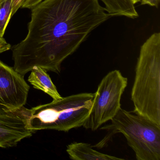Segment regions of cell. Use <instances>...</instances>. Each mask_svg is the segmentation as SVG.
Wrapping results in <instances>:
<instances>
[{"label":"cell","mask_w":160,"mask_h":160,"mask_svg":"<svg viewBox=\"0 0 160 160\" xmlns=\"http://www.w3.org/2000/svg\"><path fill=\"white\" fill-rule=\"evenodd\" d=\"M43 0H23L21 7L32 9Z\"/></svg>","instance_id":"8fae6325"},{"label":"cell","mask_w":160,"mask_h":160,"mask_svg":"<svg viewBox=\"0 0 160 160\" xmlns=\"http://www.w3.org/2000/svg\"><path fill=\"white\" fill-rule=\"evenodd\" d=\"M29 90L24 76L0 60V114L21 109L27 103Z\"/></svg>","instance_id":"8992f818"},{"label":"cell","mask_w":160,"mask_h":160,"mask_svg":"<svg viewBox=\"0 0 160 160\" xmlns=\"http://www.w3.org/2000/svg\"><path fill=\"white\" fill-rule=\"evenodd\" d=\"M31 10L27 36L12 48L14 69L23 76L36 66L59 73L62 62L111 17L99 0H43Z\"/></svg>","instance_id":"6da1fadb"},{"label":"cell","mask_w":160,"mask_h":160,"mask_svg":"<svg viewBox=\"0 0 160 160\" xmlns=\"http://www.w3.org/2000/svg\"><path fill=\"white\" fill-rule=\"evenodd\" d=\"M33 133L27 127L24 107L15 112L0 114V148L15 147Z\"/></svg>","instance_id":"52a82bcc"},{"label":"cell","mask_w":160,"mask_h":160,"mask_svg":"<svg viewBox=\"0 0 160 160\" xmlns=\"http://www.w3.org/2000/svg\"><path fill=\"white\" fill-rule=\"evenodd\" d=\"M28 81L36 89L40 90L49 95L53 100H58L62 98L52 82L47 72L40 67H33Z\"/></svg>","instance_id":"9c48e42d"},{"label":"cell","mask_w":160,"mask_h":160,"mask_svg":"<svg viewBox=\"0 0 160 160\" xmlns=\"http://www.w3.org/2000/svg\"><path fill=\"white\" fill-rule=\"evenodd\" d=\"M12 0H0V37L2 38L12 17Z\"/></svg>","instance_id":"30bf717a"},{"label":"cell","mask_w":160,"mask_h":160,"mask_svg":"<svg viewBox=\"0 0 160 160\" xmlns=\"http://www.w3.org/2000/svg\"><path fill=\"white\" fill-rule=\"evenodd\" d=\"M95 93H78L28 109L24 114L29 130L35 132L44 130L69 132L83 126L88 118Z\"/></svg>","instance_id":"3957f363"},{"label":"cell","mask_w":160,"mask_h":160,"mask_svg":"<svg viewBox=\"0 0 160 160\" xmlns=\"http://www.w3.org/2000/svg\"><path fill=\"white\" fill-rule=\"evenodd\" d=\"M0 38H1V37H0Z\"/></svg>","instance_id":"2e32d148"},{"label":"cell","mask_w":160,"mask_h":160,"mask_svg":"<svg viewBox=\"0 0 160 160\" xmlns=\"http://www.w3.org/2000/svg\"><path fill=\"white\" fill-rule=\"evenodd\" d=\"M111 121V124L102 129L122 133L137 160H160V126L121 108Z\"/></svg>","instance_id":"277c9868"},{"label":"cell","mask_w":160,"mask_h":160,"mask_svg":"<svg viewBox=\"0 0 160 160\" xmlns=\"http://www.w3.org/2000/svg\"><path fill=\"white\" fill-rule=\"evenodd\" d=\"M141 5H148L152 7L158 8L160 0H139Z\"/></svg>","instance_id":"4fadbf2b"},{"label":"cell","mask_w":160,"mask_h":160,"mask_svg":"<svg viewBox=\"0 0 160 160\" xmlns=\"http://www.w3.org/2000/svg\"><path fill=\"white\" fill-rule=\"evenodd\" d=\"M128 84V79L118 70L108 73L101 81L88 118L83 127L96 131L111 120L121 109V99Z\"/></svg>","instance_id":"5b68a950"},{"label":"cell","mask_w":160,"mask_h":160,"mask_svg":"<svg viewBox=\"0 0 160 160\" xmlns=\"http://www.w3.org/2000/svg\"><path fill=\"white\" fill-rule=\"evenodd\" d=\"M23 0H12V17L21 8Z\"/></svg>","instance_id":"5bb4252c"},{"label":"cell","mask_w":160,"mask_h":160,"mask_svg":"<svg viewBox=\"0 0 160 160\" xmlns=\"http://www.w3.org/2000/svg\"><path fill=\"white\" fill-rule=\"evenodd\" d=\"M66 152L71 159L74 160H123L93 149L88 143L73 142L67 146Z\"/></svg>","instance_id":"ba28073f"},{"label":"cell","mask_w":160,"mask_h":160,"mask_svg":"<svg viewBox=\"0 0 160 160\" xmlns=\"http://www.w3.org/2000/svg\"><path fill=\"white\" fill-rule=\"evenodd\" d=\"M133 113L160 126V33L141 46L131 92Z\"/></svg>","instance_id":"7a4b0ae2"},{"label":"cell","mask_w":160,"mask_h":160,"mask_svg":"<svg viewBox=\"0 0 160 160\" xmlns=\"http://www.w3.org/2000/svg\"><path fill=\"white\" fill-rule=\"evenodd\" d=\"M11 48V45L7 43L3 37L0 39V54L10 50Z\"/></svg>","instance_id":"7c38bea8"},{"label":"cell","mask_w":160,"mask_h":160,"mask_svg":"<svg viewBox=\"0 0 160 160\" xmlns=\"http://www.w3.org/2000/svg\"><path fill=\"white\" fill-rule=\"evenodd\" d=\"M132 1L134 4H135L138 2H139V0H132Z\"/></svg>","instance_id":"9a60e30c"}]
</instances>
